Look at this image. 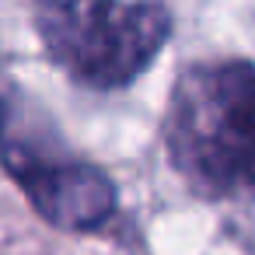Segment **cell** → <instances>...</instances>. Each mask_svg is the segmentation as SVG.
<instances>
[{
  "mask_svg": "<svg viewBox=\"0 0 255 255\" xmlns=\"http://www.w3.org/2000/svg\"><path fill=\"white\" fill-rule=\"evenodd\" d=\"M35 32L77 84L119 91L157 60L171 14L157 0H35Z\"/></svg>",
  "mask_w": 255,
  "mask_h": 255,
  "instance_id": "7a4b0ae2",
  "label": "cell"
},
{
  "mask_svg": "<svg viewBox=\"0 0 255 255\" xmlns=\"http://www.w3.org/2000/svg\"><path fill=\"white\" fill-rule=\"evenodd\" d=\"M0 164L35 213L60 231H98L116 213L112 178L70 154L42 105L18 88L0 91Z\"/></svg>",
  "mask_w": 255,
  "mask_h": 255,
  "instance_id": "3957f363",
  "label": "cell"
},
{
  "mask_svg": "<svg viewBox=\"0 0 255 255\" xmlns=\"http://www.w3.org/2000/svg\"><path fill=\"white\" fill-rule=\"evenodd\" d=\"M164 140L171 164L199 196L255 203V67H189L171 91Z\"/></svg>",
  "mask_w": 255,
  "mask_h": 255,
  "instance_id": "6da1fadb",
  "label": "cell"
}]
</instances>
